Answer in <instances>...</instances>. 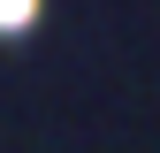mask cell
Masks as SVG:
<instances>
[{"mask_svg":"<svg viewBox=\"0 0 160 153\" xmlns=\"http://www.w3.org/2000/svg\"><path fill=\"white\" fill-rule=\"evenodd\" d=\"M31 8H38V0H0V31H15V23H31Z\"/></svg>","mask_w":160,"mask_h":153,"instance_id":"cell-1","label":"cell"}]
</instances>
